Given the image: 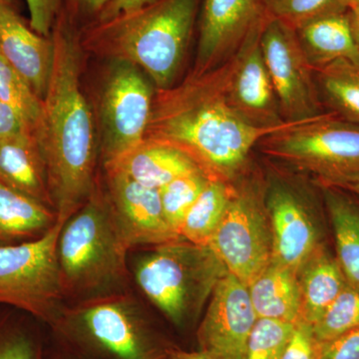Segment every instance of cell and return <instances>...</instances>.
<instances>
[{
	"instance_id": "6da1fadb",
	"label": "cell",
	"mask_w": 359,
	"mask_h": 359,
	"mask_svg": "<svg viewBox=\"0 0 359 359\" xmlns=\"http://www.w3.org/2000/svg\"><path fill=\"white\" fill-rule=\"evenodd\" d=\"M231 58L215 69L194 74L167 89H156L144 140L183 151L212 179L233 183L250 152L280 128L255 126L229 99ZM294 124V123H292Z\"/></svg>"
},
{
	"instance_id": "7a4b0ae2",
	"label": "cell",
	"mask_w": 359,
	"mask_h": 359,
	"mask_svg": "<svg viewBox=\"0 0 359 359\" xmlns=\"http://www.w3.org/2000/svg\"><path fill=\"white\" fill-rule=\"evenodd\" d=\"M51 39L53 68L33 135L46 167L54 211L58 219L66 222L95 190L99 142L80 80L83 51L80 32L57 15Z\"/></svg>"
},
{
	"instance_id": "3957f363",
	"label": "cell",
	"mask_w": 359,
	"mask_h": 359,
	"mask_svg": "<svg viewBox=\"0 0 359 359\" xmlns=\"http://www.w3.org/2000/svg\"><path fill=\"white\" fill-rule=\"evenodd\" d=\"M202 0H159L80 32L83 50L140 68L156 89L173 86L197 27Z\"/></svg>"
},
{
	"instance_id": "277c9868",
	"label": "cell",
	"mask_w": 359,
	"mask_h": 359,
	"mask_svg": "<svg viewBox=\"0 0 359 359\" xmlns=\"http://www.w3.org/2000/svg\"><path fill=\"white\" fill-rule=\"evenodd\" d=\"M129 249L107 192L97 183L89 199L65 222L59 236L65 295L91 294L126 280Z\"/></svg>"
},
{
	"instance_id": "5b68a950",
	"label": "cell",
	"mask_w": 359,
	"mask_h": 359,
	"mask_svg": "<svg viewBox=\"0 0 359 359\" xmlns=\"http://www.w3.org/2000/svg\"><path fill=\"white\" fill-rule=\"evenodd\" d=\"M257 147L271 159L311 175L320 186L344 188L359 181V125L332 113L287 125Z\"/></svg>"
},
{
	"instance_id": "8992f818",
	"label": "cell",
	"mask_w": 359,
	"mask_h": 359,
	"mask_svg": "<svg viewBox=\"0 0 359 359\" xmlns=\"http://www.w3.org/2000/svg\"><path fill=\"white\" fill-rule=\"evenodd\" d=\"M156 248L137 262L136 282L170 320L182 325L203 306L226 271L207 247L179 240Z\"/></svg>"
},
{
	"instance_id": "52a82bcc",
	"label": "cell",
	"mask_w": 359,
	"mask_h": 359,
	"mask_svg": "<svg viewBox=\"0 0 359 359\" xmlns=\"http://www.w3.org/2000/svg\"><path fill=\"white\" fill-rule=\"evenodd\" d=\"M207 248L228 273L247 287L271 263L273 238L266 189L259 181L233 184L230 203Z\"/></svg>"
},
{
	"instance_id": "ba28073f",
	"label": "cell",
	"mask_w": 359,
	"mask_h": 359,
	"mask_svg": "<svg viewBox=\"0 0 359 359\" xmlns=\"http://www.w3.org/2000/svg\"><path fill=\"white\" fill-rule=\"evenodd\" d=\"M65 222L36 240L0 245V304L49 320L65 295L58 241Z\"/></svg>"
},
{
	"instance_id": "9c48e42d",
	"label": "cell",
	"mask_w": 359,
	"mask_h": 359,
	"mask_svg": "<svg viewBox=\"0 0 359 359\" xmlns=\"http://www.w3.org/2000/svg\"><path fill=\"white\" fill-rule=\"evenodd\" d=\"M155 90L140 68L122 59H111L98 105L99 153L104 166L144 141Z\"/></svg>"
},
{
	"instance_id": "30bf717a",
	"label": "cell",
	"mask_w": 359,
	"mask_h": 359,
	"mask_svg": "<svg viewBox=\"0 0 359 359\" xmlns=\"http://www.w3.org/2000/svg\"><path fill=\"white\" fill-rule=\"evenodd\" d=\"M261 47L283 121L304 123L327 114L294 28L268 16Z\"/></svg>"
},
{
	"instance_id": "8fae6325",
	"label": "cell",
	"mask_w": 359,
	"mask_h": 359,
	"mask_svg": "<svg viewBox=\"0 0 359 359\" xmlns=\"http://www.w3.org/2000/svg\"><path fill=\"white\" fill-rule=\"evenodd\" d=\"M266 18L264 0H202L192 73L202 74L224 65Z\"/></svg>"
},
{
	"instance_id": "7c38bea8",
	"label": "cell",
	"mask_w": 359,
	"mask_h": 359,
	"mask_svg": "<svg viewBox=\"0 0 359 359\" xmlns=\"http://www.w3.org/2000/svg\"><path fill=\"white\" fill-rule=\"evenodd\" d=\"M257 316L249 289L224 271L211 294L198 339L201 351L219 359H245V349Z\"/></svg>"
},
{
	"instance_id": "4fadbf2b",
	"label": "cell",
	"mask_w": 359,
	"mask_h": 359,
	"mask_svg": "<svg viewBox=\"0 0 359 359\" xmlns=\"http://www.w3.org/2000/svg\"><path fill=\"white\" fill-rule=\"evenodd\" d=\"M264 22L231 58L229 99L238 114L250 124L280 128L292 123L283 121L264 62L261 47Z\"/></svg>"
},
{
	"instance_id": "5bb4252c",
	"label": "cell",
	"mask_w": 359,
	"mask_h": 359,
	"mask_svg": "<svg viewBox=\"0 0 359 359\" xmlns=\"http://www.w3.org/2000/svg\"><path fill=\"white\" fill-rule=\"evenodd\" d=\"M105 171L106 192L130 248L182 240L165 219L159 190L141 185L115 170Z\"/></svg>"
},
{
	"instance_id": "9a60e30c",
	"label": "cell",
	"mask_w": 359,
	"mask_h": 359,
	"mask_svg": "<svg viewBox=\"0 0 359 359\" xmlns=\"http://www.w3.org/2000/svg\"><path fill=\"white\" fill-rule=\"evenodd\" d=\"M273 238L271 261L297 271L318 245V231L299 194L283 182L266 189Z\"/></svg>"
},
{
	"instance_id": "2e32d148",
	"label": "cell",
	"mask_w": 359,
	"mask_h": 359,
	"mask_svg": "<svg viewBox=\"0 0 359 359\" xmlns=\"http://www.w3.org/2000/svg\"><path fill=\"white\" fill-rule=\"evenodd\" d=\"M132 306L120 295L93 297L74 314L90 337L118 359H152Z\"/></svg>"
},
{
	"instance_id": "e0dca14e",
	"label": "cell",
	"mask_w": 359,
	"mask_h": 359,
	"mask_svg": "<svg viewBox=\"0 0 359 359\" xmlns=\"http://www.w3.org/2000/svg\"><path fill=\"white\" fill-rule=\"evenodd\" d=\"M0 54L42 100L53 68V41L32 29L20 6L0 4Z\"/></svg>"
},
{
	"instance_id": "ac0fdd59",
	"label": "cell",
	"mask_w": 359,
	"mask_h": 359,
	"mask_svg": "<svg viewBox=\"0 0 359 359\" xmlns=\"http://www.w3.org/2000/svg\"><path fill=\"white\" fill-rule=\"evenodd\" d=\"M0 182L53 209L46 167L32 132L0 139Z\"/></svg>"
},
{
	"instance_id": "d6986e66",
	"label": "cell",
	"mask_w": 359,
	"mask_h": 359,
	"mask_svg": "<svg viewBox=\"0 0 359 359\" xmlns=\"http://www.w3.org/2000/svg\"><path fill=\"white\" fill-rule=\"evenodd\" d=\"M104 169L115 170L141 185L157 190L180 177L202 170L190 156L178 148L147 140L106 165Z\"/></svg>"
},
{
	"instance_id": "ffe728a7",
	"label": "cell",
	"mask_w": 359,
	"mask_h": 359,
	"mask_svg": "<svg viewBox=\"0 0 359 359\" xmlns=\"http://www.w3.org/2000/svg\"><path fill=\"white\" fill-rule=\"evenodd\" d=\"M257 318L297 323L302 320V294L297 271L271 261L248 285Z\"/></svg>"
},
{
	"instance_id": "44dd1931",
	"label": "cell",
	"mask_w": 359,
	"mask_h": 359,
	"mask_svg": "<svg viewBox=\"0 0 359 359\" xmlns=\"http://www.w3.org/2000/svg\"><path fill=\"white\" fill-rule=\"evenodd\" d=\"M295 32L313 70L341 59L359 62V49L353 40L347 11L309 21L295 28Z\"/></svg>"
},
{
	"instance_id": "7402d4cb",
	"label": "cell",
	"mask_w": 359,
	"mask_h": 359,
	"mask_svg": "<svg viewBox=\"0 0 359 359\" xmlns=\"http://www.w3.org/2000/svg\"><path fill=\"white\" fill-rule=\"evenodd\" d=\"M302 294V320L313 325L348 283L337 257L323 245L297 271Z\"/></svg>"
},
{
	"instance_id": "603a6c76",
	"label": "cell",
	"mask_w": 359,
	"mask_h": 359,
	"mask_svg": "<svg viewBox=\"0 0 359 359\" xmlns=\"http://www.w3.org/2000/svg\"><path fill=\"white\" fill-rule=\"evenodd\" d=\"M48 205L0 182V245L36 240L57 222Z\"/></svg>"
},
{
	"instance_id": "cb8c5ba5",
	"label": "cell",
	"mask_w": 359,
	"mask_h": 359,
	"mask_svg": "<svg viewBox=\"0 0 359 359\" xmlns=\"http://www.w3.org/2000/svg\"><path fill=\"white\" fill-rule=\"evenodd\" d=\"M320 188L334 229L337 261L348 283L359 289V201L346 189Z\"/></svg>"
},
{
	"instance_id": "d4e9b609",
	"label": "cell",
	"mask_w": 359,
	"mask_h": 359,
	"mask_svg": "<svg viewBox=\"0 0 359 359\" xmlns=\"http://www.w3.org/2000/svg\"><path fill=\"white\" fill-rule=\"evenodd\" d=\"M313 74L325 110L359 125V62L341 59Z\"/></svg>"
},
{
	"instance_id": "484cf974",
	"label": "cell",
	"mask_w": 359,
	"mask_h": 359,
	"mask_svg": "<svg viewBox=\"0 0 359 359\" xmlns=\"http://www.w3.org/2000/svg\"><path fill=\"white\" fill-rule=\"evenodd\" d=\"M233 194V184L211 179L187 214L180 237L198 247H208L224 218Z\"/></svg>"
},
{
	"instance_id": "4316f807",
	"label": "cell",
	"mask_w": 359,
	"mask_h": 359,
	"mask_svg": "<svg viewBox=\"0 0 359 359\" xmlns=\"http://www.w3.org/2000/svg\"><path fill=\"white\" fill-rule=\"evenodd\" d=\"M211 179L209 175L200 170L180 177L159 189L165 219L177 235L180 236L187 214Z\"/></svg>"
},
{
	"instance_id": "83f0119b",
	"label": "cell",
	"mask_w": 359,
	"mask_h": 359,
	"mask_svg": "<svg viewBox=\"0 0 359 359\" xmlns=\"http://www.w3.org/2000/svg\"><path fill=\"white\" fill-rule=\"evenodd\" d=\"M0 100L20 116L28 128L34 132L42 112V100L32 86L0 54Z\"/></svg>"
},
{
	"instance_id": "f1b7e54d",
	"label": "cell",
	"mask_w": 359,
	"mask_h": 359,
	"mask_svg": "<svg viewBox=\"0 0 359 359\" xmlns=\"http://www.w3.org/2000/svg\"><path fill=\"white\" fill-rule=\"evenodd\" d=\"M358 325L359 289L347 283L311 327L316 339L320 344H325Z\"/></svg>"
},
{
	"instance_id": "f546056e",
	"label": "cell",
	"mask_w": 359,
	"mask_h": 359,
	"mask_svg": "<svg viewBox=\"0 0 359 359\" xmlns=\"http://www.w3.org/2000/svg\"><path fill=\"white\" fill-rule=\"evenodd\" d=\"M351 0H264L269 18L295 28L309 21L348 11Z\"/></svg>"
},
{
	"instance_id": "4dcf8cb0",
	"label": "cell",
	"mask_w": 359,
	"mask_h": 359,
	"mask_svg": "<svg viewBox=\"0 0 359 359\" xmlns=\"http://www.w3.org/2000/svg\"><path fill=\"white\" fill-rule=\"evenodd\" d=\"M294 328V323L257 318L248 340L245 359L282 358Z\"/></svg>"
},
{
	"instance_id": "1f68e13d",
	"label": "cell",
	"mask_w": 359,
	"mask_h": 359,
	"mask_svg": "<svg viewBox=\"0 0 359 359\" xmlns=\"http://www.w3.org/2000/svg\"><path fill=\"white\" fill-rule=\"evenodd\" d=\"M0 359H40L32 335L7 318H0Z\"/></svg>"
},
{
	"instance_id": "d6a6232c",
	"label": "cell",
	"mask_w": 359,
	"mask_h": 359,
	"mask_svg": "<svg viewBox=\"0 0 359 359\" xmlns=\"http://www.w3.org/2000/svg\"><path fill=\"white\" fill-rule=\"evenodd\" d=\"M110 0H60L57 15L63 16L81 32L93 25Z\"/></svg>"
},
{
	"instance_id": "836d02e7",
	"label": "cell",
	"mask_w": 359,
	"mask_h": 359,
	"mask_svg": "<svg viewBox=\"0 0 359 359\" xmlns=\"http://www.w3.org/2000/svg\"><path fill=\"white\" fill-rule=\"evenodd\" d=\"M321 344L314 337L309 323H295L289 344L280 359H320Z\"/></svg>"
},
{
	"instance_id": "e575fe53",
	"label": "cell",
	"mask_w": 359,
	"mask_h": 359,
	"mask_svg": "<svg viewBox=\"0 0 359 359\" xmlns=\"http://www.w3.org/2000/svg\"><path fill=\"white\" fill-rule=\"evenodd\" d=\"M29 11V25L34 32L51 37L52 27L57 16L60 0H25Z\"/></svg>"
},
{
	"instance_id": "d590c367",
	"label": "cell",
	"mask_w": 359,
	"mask_h": 359,
	"mask_svg": "<svg viewBox=\"0 0 359 359\" xmlns=\"http://www.w3.org/2000/svg\"><path fill=\"white\" fill-rule=\"evenodd\" d=\"M320 359H359V325L321 344Z\"/></svg>"
},
{
	"instance_id": "8d00e7d4",
	"label": "cell",
	"mask_w": 359,
	"mask_h": 359,
	"mask_svg": "<svg viewBox=\"0 0 359 359\" xmlns=\"http://www.w3.org/2000/svg\"><path fill=\"white\" fill-rule=\"evenodd\" d=\"M158 1L159 0H110L109 4L103 9L95 22H101V21L111 20V18H114L121 14L139 11V9L154 4Z\"/></svg>"
},
{
	"instance_id": "74e56055",
	"label": "cell",
	"mask_w": 359,
	"mask_h": 359,
	"mask_svg": "<svg viewBox=\"0 0 359 359\" xmlns=\"http://www.w3.org/2000/svg\"><path fill=\"white\" fill-rule=\"evenodd\" d=\"M26 131L32 132V130L13 108L0 100V139Z\"/></svg>"
},
{
	"instance_id": "f35d334b",
	"label": "cell",
	"mask_w": 359,
	"mask_h": 359,
	"mask_svg": "<svg viewBox=\"0 0 359 359\" xmlns=\"http://www.w3.org/2000/svg\"><path fill=\"white\" fill-rule=\"evenodd\" d=\"M347 13H348L349 25H351L353 40L359 49V6L349 7Z\"/></svg>"
},
{
	"instance_id": "ab89813d",
	"label": "cell",
	"mask_w": 359,
	"mask_h": 359,
	"mask_svg": "<svg viewBox=\"0 0 359 359\" xmlns=\"http://www.w3.org/2000/svg\"><path fill=\"white\" fill-rule=\"evenodd\" d=\"M171 359H219L212 354L200 351L198 353H174Z\"/></svg>"
},
{
	"instance_id": "60d3db41",
	"label": "cell",
	"mask_w": 359,
	"mask_h": 359,
	"mask_svg": "<svg viewBox=\"0 0 359 359\" xmlns=\"http://www.w3.org/2000/svg\"><path fill=\"white\" fill-rule=\"evenodd\" d=\"M341 189H346V190L349 191V192L355 194V195L358 196L359 197V181L355 182V183L351 184V185L344 187V188Z\"/></svg>"
},
{
	"instance_id": "b9f144b4",
	"label": "cell",
	"mask_w": 359,
	"mask_h": 359,
	"mask_svg": "<svg viewBox=\"0 0 359 359\" xmlns=\"http://www.w3.org/2000/svg\"><path fill=\"white\" fill-rule=\"evenodd\" d=\"M0 4H11V6H20L18 0H0Z\"/></svg>"
},
{
	"instance_id": "7bdbcfd3",
	"label": "cell",
	"mask_w": 359,
	"mask_h": 359,
	"mask_svg": "<svg viewBox=\"0 0 359 359\" xmlns=\"http://www.w3.org/2000/svg\"><path fill=\"white\" fill-rule=\"evenodd\" d=\"M359 6V0H351V6Z\"/></svg>"
}]
</instances>
